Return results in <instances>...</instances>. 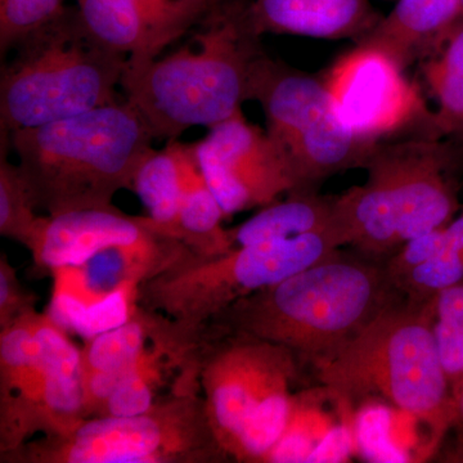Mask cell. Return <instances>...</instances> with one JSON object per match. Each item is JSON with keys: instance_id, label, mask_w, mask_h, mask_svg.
Here are the masks:
<instances>
[{"instance_id": "cell-20", "label": "cell", "mask_w": 463, "mask_h": 463, "mask_svg": "<svg viewBox=\"0 0 463 463\" xmlns=\"http://www.w3.org/2000/svg\"><path fill=\"white\" fill-rule=\"evenodd\" d=\"M419 65L437 105L435 132L456 136L463 129V17Z\"/></svg>"}, {"instance_id": "cell-26", "label": "cell", "mask_w": 463, "mask_h": 463, "mask_svg": "<svg viewBox=\"0 0 463 463\" xmlns=\"http://www.w3.org/2000/svg\"><path fill=\"white\" fill-rule=\"evenodd\" d=\"M434 332L444 371L457 381L463 376V330L435 321Z\"/></svg>"}, {"instance_id": "cell-9", "label": "cell", "mask_w": 463, "mask_h": 463, "mask_svg": "<svg viewBox=\"0 0 463 463\" xmlns=\"http://www.w3.org/2000/svg\"><path fill=\"white\" fill-rule=\"evenodd\" d=\"M249 99L260 103L268 136L291 166L295 191H315L335 174L364 167L376 148L340 120L322 78L263 53L252 65Z\"/></svg>"}, {"instance_id": "cell-2", "label": "cell", "mask_w": 463, "mask_h": 463, "mask_svg": "<svg viewBox=\"0 0 463 463\" xmlns=\"http://www.w3.org/2000/svg\"><path fill=\"white\" fill-rule=\"evenodd\" d=\"M36 206L48 215L112 205L151 151V130L125 102L9 133Z\"/></svg>"}, {"instance_id": "cell-31", "label": "cell", "mask_w": 463, "mask_h": 463, "mask_svg": "<svg viewBox=\"0 0 463 463\" xmlns=\"http://www.w3.org/2000/svg\"><path fill=\"white\" fill-rule=\"evenodd\" d=\"M461 5H462V12H463V0H461Z\"/></svg>"}, {"instance_id": "cell-13", "label": "cell", "mask_w": 463, "mask_h": 463, "mask_svg": "<svg viewBox=\"0 0 463 463\" xmlns=\"http://www.w3.org/2000/svg\"><path fill=\"white\" fill-rule=\"evenodd\" d=\"M245 17L257 36L276 33L358 42L381 18L367 0H254Z\"/></svg>"}, {"instance_id": "cell-21", "label": "cell", "mask_w": 463, "mask_h": 463, "mask_svg": "<svg viewBox=\"0 0 463 463\" xmlns=\"http://www.w3.org/2000/svg\"><path fill=\"white\" fill-rule=\"evenodd\" d=\"M20 166L3 154L0 158V234L25 246L32 239L42 216Z\"/></svg>"}, {"instance_id": "cell-22", "label": "cell", "mask_w": 463, "mask_h": 463, "mask_svg": "<svg viewBox=\"0 0 463 463\" xmlns=\"http://www.w3.org/2000/svg\"><path fill=\"white\" fill-rule=\"evenodd\" d=\"M65 14L63 0H0L2 53Z\"/></svg>"}, {"instance_id": "cell-25", "label": "cell", "mask_w": 463, "mask_h": 463, "mask_svg": "<svg viewBox=\"0 0 463 463\" xmlns=\"http://www.w3.org/2000/svg\"><path fill=\"white\" fill-rule=\"evenodd\" d=\"M36 298L24 288L7 255H0V328L36 310Z\"/></svg>"}, {"instance_id": "cell-19", "label": "cell", "mask_w": 463, "mask_h": 463, "mask_svg": "<svg viewBox=\"0 0 463 463\" xmlns=\"http://www.w3.org/2000/svg\"><path fill=\"white\" fill-rule=\"evenodd\" d=\"M183 143L167 142L164 149L152 148L134 176L132 191L138 194L148 218L170 239H176L183 196ZM181 242V241H179Z\"/></svg>"}, {"instance_id": "cell-7", "label": "cell", "mask_w": 463, "mask_h": 463, "mask_svg": "<svg viewBox=\"0 0 463 463\" xmlns=\"http://www.w3.org/2000/svg\"><path fill=\"white\" fill-rule=\"evenodd\" d=\"M199 380L178 379L146 412L91 417L62 437H44L0 456L2 463H221Z\"/></svg>"}, {"instance_id": "cell-23", "label": "cell", "mask_w": 463, "mask_h": 463, "mask_svg": "<svg viewBox=\"0 0 463 463\" xmlns=\"http://www.w3.org/2000/svg\"><path fill=\"white\" fill-rule=\"evenodd\" d=\"M462 279L463 251L444 250L431 260L414 268L398 283V288L412 300L423 301Z\"/></svg>"}, {"instance_id": "cell-12", "label": "cell", "mask_w": 463, "mask_h": 463, "mask_svg": "<svg viewBox=\"0 0 463 463\" xmlns=\"http://www.w3.org/2000/svg\"><path fill=\"white\" fill-rule=\"evenodd\" d=\"M178 241L148 216L125 214L114 205L42 216L26 245L42 270L79 267L112 250L147 249Z\"/></svg>"}, {"instance_id": "cell-15", "label": "cell", "mask_w": 463, "mask_h": 463, "mask_svg": "<svg viewBox=\"0 0 463 463\" xmlns=\"http://www.w3.org/2000/svg\"><path fill=\"white\" fill-rule=\"evenodd\" d=\"M462 17L461 0H398L358 44L377 48L405 70L428 57Z\"/></svg>"}, {"instance_id": "cell-8", "label": "cell", "mask_w": 463, "mask_h": 463, "mask_svg": "<svg viewBox=\"0 0 463 463\" xmlns=\"http://www.w3.org/2000/svg\"><path fill=\"white\" fill-rule=\"evenodd\" d=\"M343 248L331 233L263 241L222 252L191 250L137 285V306L199 335L241 298L269 288Z\"/></svg>"}, {"instance_id": "cell-18", "label": "cell", "mask_w": 463, "mask_h": 463, "mask_svg": "<svg viewBox=\"0 0 463 463\" xmlns=\"http://www.w3.org/2000/svg\"><path fill=\"white\" fill-rule=\"evenodd\" d=\"M84 29L103 47L128 57L133 65L148 62L163 51L134 0H76Z\"/></svg>"}, {"instance_id": "cell-6", "label": "cell", "mask_w": 463, "mask_h": 463, "mask_svg": "<svg viewBox=\"0 0 463 463\" xmlns=\"http://www.w3.org/2000/svg\"><path fill=\"white\" fill-rule=\"evenodd\" d=\"M21 43L0 81L2 130L42 127L118 100L128 57L94 41L79 14L66 12Z\"/></svg>"}, {"instance_id": "cell-27", "label": "cell", "mask_w": 463, "mask_h": 463, "mask_svg": "<svg viewBox=\"0 0 463 463\" xmlns=\"http://www.w3.org/2000/svg\"><path fill=\"white\" fill-rule=\"evenodd\" d=\"M190 2L205 9L207 14H209V18L227 14V12L232 11V9L243 5H236V3H232L230 0H190Z\"/></svg>"}, {"instance_id": "cell-16", "label": "cell", "mask_w": 463, "mask_h": 463, "mask_svg": "<svg viewBox=\"0 0 463 463\" xmlns=\"http://www.w3.org/2000/svg\"><path fill=\"white\" fill-rule=\"evenodd\" d=\"M288 194V199L264 206L245 223L232 228L234 248L315 233L334 234L341 243L335 219V197L319 196L313 190Z\"/></svg>"}, {"instance_id": "cell-28", "label": "cell", "mask_w": 463, "mask_h": 463, "mask_svg": "<svg viewBox=\"0 0 463 463\" xmlns=\"http://www.w3.org/2000/svg\"><path fill=\"white\" fill-rule=\"evenodd\" d=\"M455 401L457 408V420H459L463 428V376L456 381Z\"/></svg>"}, {"instance_id": "cell-17", "label": "cell", "mask_w": 463, "mask_h": 463, "mask_svg": "<svg viewBox=\"0 0 463 463\" xmlns=\"http://www.w3.org/2000/svg\"><path fill=\"white\" fill-rule=\"evenodd\" d=\"M182 166L183 196L176 239L203 257L233 249L232 232L223 227V209L201 172L194 145L183 143Z\"/></svg>"}, {"instance_id": "cell-3", "label": "cell", "mask_w": 463, "mask_h": 463, "mask_svg": "<svg viewBox=\"0 0 463 463\" xmlns=\"http://www.w3.org/2000/svg\"><path fill=\"white\" fill-rule=\"evenodd\" d=\"M432 298L395 301L326 358L316 361L319 383L334 397H379L430 429L438 446L457 420L455 395L435 340Z\"/></svg>"}, {"instance_id": "cell-14", "label": "cell", "mask_w": 463, "mask_h": 463, "mask_svg": "<svg viewBox=\"0 0 463 463\" xmlns=\"http://www.w3.org/2000/svg\"><path fill=\"white\" fill-rule=\"evenodd\" d=\"M157 325V313L136 306L129 318L91 337L81 347V388L87 419L99 416L116 385L147 350Z\"/></svg>"}, {"instance_id": "cell-11", "label": "cell", "mask_w": 463, "mask_h": 463, "mask_svg": "<svg viewBox=\"0 0 463 463\" xmlns=\"http://www.w3.org/2000/svg\"><path fill=\"white\" fill-rule=\"evenodd\" d=\"M194 155L225 218L270 205L297 190L288 158L276 143L243 112L210 128Z\"/></svg>"}, {"instance_id": "cell-5", "label": "cell", "mask_w": 463, "mask_h": 463, "mask_svg": "<svg viewBox=\"0 0 463 463\" xmlns=\"http://www.w3.org/2000/svg\"><path fill=\"white\" fill-rule=\"evenodd\" d=\"M456 157L431 137L377 145L365 163L364 184L335 197L343 248L373 260L390 258L411 240L449 223L459 206Z\"/></svg>"}, {"instance_id": "cell-24", "label": "cell", "mask_w": 463, "mask_h": 463, "mask_svg": "<svg viewBox=\"0 0 463 463\" xmlns=\"http://www.w3.org/2000/svg\"><path fill=\"white\" fill-rule=\"evenodd\" d=\"M156 35L161 48L181 38L201 17L209 14L190 0H134Z\"/></svg>"}, {"instance_id": "cell-1", "label": "cell", "mask_w": 463, "mask_h": 463, "mask_svg": "<svg viewBox=\"0 0 463 463\" xmlns=\"http://www.w3.org/2000/svg\"><path fill=\"white\" fill-rule=\"evenodd\" d=\"M398 291L385 265L336 250L281 282L241 298L206 327L257 337L315 364L349 343L395 303Z\"/></svg>"}, {"instance_id": "cell-29", "label": "cell", "mask_w": 463, "mask_h": 463, "mask_svg": "<svg viewBox=\"0 0 463 463\" xmlns=\"http://www.w3.org/2000/svg\"><path fill=\"white\" fill-rule=\"evenodd\" d=\"M443 461L463 463V443L458 444L452 452L448 453Z\"/></svg>"}, {"instance_id": "cell-4", "label": "cell", "mask_w": 463, "mask_h": 463, "mask_svg": "<svg viewBox=\"0 0 463 463\" xmlns=\"http://www.w3.org/2000/svg\"><path fill=\"white\" fill-rule=\"evenodd\" d=\"M245 9L210 17L194 45L139 65L127 61L120 85L154 138L175 141L191 128H213L242 111L260 54Z\"/></svg>"}, {"instance_id": "cell-30", "label": "cell", "mask_w": 463, "mask_h": 463, "mask_svg": "<svg viewBox=\"0 0 463 463\" xmlns=\"http://www.w3.org/2000/svg\"><path fill=\"white\" fill-rule=\"evenodd\" d=\"M456 137H457V138L459 139V141H461L463 143V129L461 130V132L457 133Z\"/></svg>"}, {"instance_id": "cell-10", "label": "cell", "mask_w": 463, "mask_h": 463, "mask_svg": "<svg viewBox=\"0 0 463 463\" xmlns=\"http://www.w3.org/2000/svg\"><path fill=\"white\" fill-rule=\"evenodd\" d=\"M340 120L359 141L377 146L411 128L426 124L435 137L434 112L420 88L392 57L358 44L322 76Z\"/></svg>"}]
</instances>
